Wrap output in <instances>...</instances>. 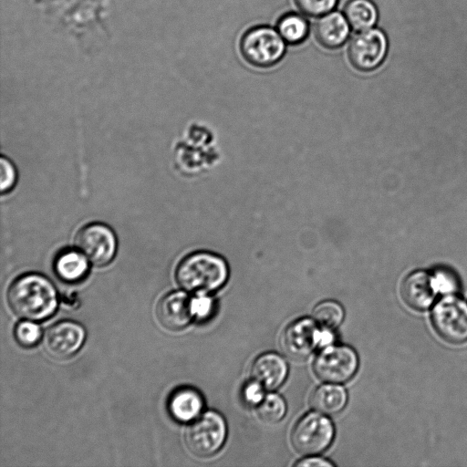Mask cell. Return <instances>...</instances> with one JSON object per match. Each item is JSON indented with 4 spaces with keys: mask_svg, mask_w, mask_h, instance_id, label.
Returning a JSON list of instances; mask_svg holds the SVG:
<instances>
[{
    "mask_svg": "<svg viewBox=\"0 0 467 467\" xmlns=\"http://www.w3.org/2000/svg\"><path fill=\"white\" fill-rule=\"evenodd\" d=\"M229 267L225 259L210 251H196L186 255L176 268V280L184 290L206 294L222 287L227 281Z\"/></svg>",
    "mask_w": 467,
    "mask_h": 467,
    "instance_id": "cell-2",
    "label": "cell"
},
{
    "mask_svg": "<svg viewBox=\"0 0 467 467\" xmlns=\"http://www.w3.org/2000/svg\"><path fill=\"white\" fill-rule=\"evenodd\" d=\"M294 3L304 15L318 17L332 12L338 0H294Z\"/></svg>",
    "mask_w": 467,
    "mask_h": 467,
    "instance_id": "cell-24",
    "label": "cell"
},
{
    "mask_svg": "<svg viewBox=\"0 0 467 467\" xmlns=\"http://www.w3.org/2000/svg\"><path fill=\"white\" fill-rule=\"evenodd\" d=\"M226 434V423L222 415L207 411L189 425L185 432V442L196 456L209 457L221 449Z\"/></svg>",
    "mask_w": 467,
    "mask_h": 467,
    "instance_id": "cell-5",
    "label": "cell"
},
{
    "mask_svg": "<svg viewBox=\"0 0 467 467\" xmlns=\"http://www.w3.org/2000/svg\"><path fill=\"white\" fill-rule=\"evenodd\" d=\"M286 43L277 30L269 26H255L242 36L239 49L251 66L267 68L276 65L285 56Z\"/></svg>",
    "mask_w": 467,
    "mask_h": 467,
    "instance_id": "cell-3",
    "label": "cell"
},
{
    "mask_svg": "<svg viewBox=\"0 0 467 467\" xmlns=\"http://www.w3.org/2000/svg\"><path fill=\"white\" fill-rule=\"evenodd\" d=\"M85 339V330L78 323L65 320L54 324L44 336L47 352L57 358H67L75 354Z\"/></svg>",
    "mask_w": 467,
    "mask_h": 467,
    "instance_id": "cell-11",
    "label": "cell"
},
{
    "mask_svg": "<svg viewBox=\"0 0 467 467\" xmlns=\"http://www.w3.org/2000/svg\"><path fill=\"white\" fill-rule=\"evenodd\" d=\"M334 340L333 334L327 329L320 330L319 334V347L320 346H328Z\"/></svg>",
    "mask_w": 467,
    "mask_h": 467,
    "instance_id": "cell-30",
    "label": "cell"
},
{
    "mask_svg": "<svg viewBox=\"0 0 467 467\" xmlns=\"http://www.w3.org/2000/svg\"><path fill=\"white\" fill-rule=\"evenodd\" d=\"M334 433V426L327 418L317 413H308L294 426L291 442L297 452L315 455L330 445Z\"/></svg>",
    "mask_w": 467,
    "mask_h": 467,
    "instance_id": "cell-6",
    "label": "cell"
},
{
    "mask_svg": "<svg viewBox=\"0 0 467 467\" xmlns=\"http://www.w3.org/2000/svg\"><path fill=\"white\" fill-rule=\"evenodd\" d=\"M264 387L253 380L247 383L243 390L244 400L251 405L259 404L264 399Z\"/></svg>",
    "mask_w": 467,
    "mask_h": 467,
    "instance_id": "cell-28",
    "label": "cell"
},
{
    "mask_svg": "<svg viewBox=\"0 0 467 467\" xmlns=\"http://www.w3.org/2000/svg\"><path fill=\"white\" fill-rule=\"evenodd\" d=\"M347 392L338 385L327 384L317 387L310 397V406L327 415L338 413L347 403Z\"/></svg>",
    "mask_w": 467,
    "mask_h": 467,
    "instance_id": "cell-18",
    "label": "cell"
},
{
    "mask_svg": "<svg viewBox=\"0 0 467 467\" xmlns=\"http://www.w3.org/2000/svg\"><path fill=\"white\" fill-rule=\"evenodd\" d=\"M250 374L253 380L266 389L280 387L287 375V365L284 358L275 353H265L253 362Z\"/></svg>",
    "mask_w": 467,
    "mask_h": 467,
    "instance_id": "cell-15",
    "label": "cell"
},
{
    "mask_svg": "<svg viewBox=\"0 0 467 467\" xmlns=\"http://www.w3.org/2000/svg\"><path fill=\"white\" fill-rule=\"evenodd\" d=\"M388 38L379 28H369L355 34L348 44L347 54L353 67L369 72L379 67L388 53Z\"/></svg>",
    "mask_w": 467,
    "mask_h": 467,
    "instance_id": "cell-7",
    "label": "cell"
},
{
    "mask_svg": "<svg viewBox=\"0 0 467 467\" xmlns=\"http://www.w3.org/2000/svg\"><path fill=\"white\" fill-rule=\"evenodd\" d=\"M343 14L350 27L356 31L372 28L379 17L377 6L371 0H349Z\"/></svg>",
    "mask_w": 467,
    "mask_h": 467,
    "instance_id": "cell-19",
    "label": "cell"
},
{
    "mask_svg": "<svg viewBox=\"0 0 467 467\" xmlns=\"http://www.w3.org/2000/svg\"><path fill=\"white\" fill-rule=\"evenodd\" d=\"M319 334L316 321L309 318L297 319L284 330L280 339L281 348L293 358H304L319 347Z\"/></svg>",
    "mask_w": 467,
    "mask_h": 467,
    "instance_id": "cell-10",
    "label": "cell"
},
{
    "mask_svg": "<svg viewBox=\"0 0 467 467\" xmlns=\"http://www.w3.org/2000/svg\"><path fill=\"white\" fill-rule=\"evenodd\" d=\"M203 407L201 394L192 388H181L174 391L169 400V410L179 421H190L195 419Z\"/></svg>",
    "mask_w": 467,
    "mask_h": 467,
    "instance_id": "cell-17",
    "label": "cell"
},
{
    "mask_svg": "<svg viewBox=\"0 0 467 467\" xmlns=\"http://www.w3.org/2000/svg\"><path fill=\"white\" fill-rule=\"evenodd\" d=\"M431 321L437 335L445 342H467V302L458 295L441 296L432 306Z\"/></svg>",
    "mask_w": 467,
    "mask_h": 467,
    "instance_id": "cell-4",
    "label": "cell"
},
{
    "mask_svg": "<svg viewBox=\"0 0 467 467\" xmlns=\"http://www.w3.org/2000/svg\"><path fill=\"white\" fill-rule=\"evenodd\" d=\"M317 324L325 328H336L344 318L342 306L335 301L327 300L319 303L313 311Z\"/></svg>",
    "mask_w": 467,
    "mask_h": 467,
    "instance_id": "cell-22",
    "label": "cell"
},
{
    "mask_svg": "<svg viewBox=\"0 0 467 467\" xmlns=\"http://www.w3.org/2000/svg\"><path fill=\"white\" fill-rule=\"evenodd\" d=\"M276 30L286 44L299 45L308 36L309 23L302 15L289 12L279 17Z\"/></svg>",
    "mask_w": 467,
    "mask_h": 467,
    "instance_id": "cell-20",
    "label": "cell"
},
{
    "mask_svg": "<svg viewBox=\"0 0 467 467\" xmlns=\"http://www.w3.org/2000/svg\"><path fill=\"white\" fill-rule=\"evenodd\" d=\"M403 302L415 311H425L434 305L438 294L433 286L431 272L415 270L410 273L400 285Z\"/></svg>",
    "mask_w": 467,
    "mask_h": 467,
    "instance_id": "cell-12",
    "label": "cell"
},
{
    "mask_svg": "<svg viewBox=\"0 0 467 467\" xmlns=\"http://www.w3.org/2000/svg\"><path fill=\"white\" fill-rule=\"evenodd\" d=\"M88 267V259L77 247L63 249L54 262L56 274L67 282L81 280L87 275Z\"/></svg>",
    "mask_w": 467,
    "mask_h": 467,
    "instance_id": "cell-16",
    "label": "cell"
},
{
    "mask_svg": "<svg viewBox=\"0 0 467 467\" xmlns=\"http://www.w3.org/2000/svg\"><path fill=\"white\" fill-rule=\"evenodd\" d=\"M192 317L198 319H205L211 316L213 309V301L204 294H197L191 299Z\"/></svg>",
    "mask_w": 467,
    "mask_h": 467,
    "instance_id": "cell-27",
    "label": "cell"
},
{
    "mask_svg": "<svg viewBox=\"0 0 467 467\" xmlns=\"http://www.w3.org/2000/svg\"><path fill=\"white\" fill-rule=\"evenodd\" d=\"M160 323L171 330L186 327L192 317L191 299L183 292H173L164 296L157 307Z\"/></svg>",
    "mask_w": 467,
    "mask_h": 467,
    "instance_id": "cell-14",
    "label": "cell"
},
{
    "mask_svg": "<svg viewBox=\"0 0 467 467\" xmlns=\"http://www.w3.org/2000/svg\"><path fill=\"white\" fill-rule=\"evenodd\" d=\"M0 192L2 194L8 193L16 184L17 171L14 163L6 157L0 159Z\"/></svg>",
    "mask_w": 467,
    "mask_h": 467,
    "instance_id": "cell-26",
    "label": "cell"
},
{
    "mask_svg": "<svg viewBox=\"0 0 467 467\" xmlns=\"http://www.w3.org/2000/svg\"><path fill=\"white\" fill-rule=\"evenodd\" d=\"M296 466L310 467V466H333L334 464L329 461H327L318 457H309L298 462Z\"/></svg>",
    "mask_w": 467,
    "mask_h": 467,
    "instance_id": "cell-29",
    "label": "cell"
},
{
    "mask_svg": "<svg viewBox=\"0 0 467 467\" xmlns=\"http://www.w3.org/2000/svg\"><path fill=\"white\" fill-rule=\"evenodd\" d=\"M358 364V356L351 348L331 346L327 347L317 355L313 368L319 379L330 383H341L354 376Z\"/></svg>",
    "mask_w": 467,
    "mask_h": 467,
    "instance_id": "cell-9",
    "label": "cell"
},
{
    "mask_svg": "<svg viewBox=\"0 0 467 467\" xmlns=\"http://www.w3.org/2000/svg\"><path fill=\"white\" fill-rule=\"evenodd\" d=\"M12 311L31 321L43 320L55 312L57 295L53 284L39 274H26L16 278L7 292Z\"/></svg>",
    "mask_w": 467,
    "mask_h": 467,
    "instance_id": "cell-1",
    "label": "cell"
},
{
    "mask_svg": "<svg viewBox=\"0 0 467 467\" xmlns=\"http://www.w3.org/2000/svg\"><path fill=\"white\" fill-rule=\"evenodd\" d=\"M431 275L438 296L458 295L461 280L454 270L446 266H438L431 271Z\"/></svg>",
    "mask_w": 467,
    "mask_h": 467,
    "instance_id": "cell-21",
    "label": "cell"
},
{
    "mask_svg": "<svg viewBox=\"0 0 467 467\" xmlns=\"http://www.w3.org/2000/svg\"><path fill=\"white\" fill-rule=\"evenodd\" d=\"M75 244L90 263L97 266H104L114 258L118 240L109 225L96 222L85 224L78 231Z\"/></svg>",
    "mask_w": 467,
    "mask_h": 467,
    "instance_id": "cell-8",
    "label": "cell"
},
{
    "mask_svg": "<svg viewBox=\"0 0 467 467\" xmlns=\"http://www.w3.org/2000/svg\"><path fill=\"white\" fill-rule=\"evenodd\" d=\"M17 342L24 347H32L40 339V327L31 321L20 322L15 329Z\"/></svg>",
    "mask_w": 467,
    "mask_h": 467,
    "instance_id": "cell-25",
    "label": "cell"
},
{
    "mask_svg": "<svg viewBox=\"0 0 467 467\" xmlns=\"http://www.w3.org/2000/svg\"><path fill=\"white\" fill-rule=\"evenodd\" d=\"M313 32L317 43L327 49L342 47L350 35V26L344 14L330 12L315 22Z\"/></svg>",
    "mask_w": 467,
    "mask_h": 467,
    "instance_id": "cell-13",
    "label": "cell"
},
{
    "mask_svg": "<svg viewBox=\"0 0 467 467\" xmlns=\"http://www.w3.org/2000/svg\"><path fill=\"white\" fill-rule=\"evenodd\" d=\"M259 418L267 423L280 421L286 411V405L283 398L277 394H268L257 404Z\"/></svg>",
    "mask_w": 467,
    "mask_h": 467,
    "instance_id": "cell-23",
    "label": "cell"
}]
</instances>
